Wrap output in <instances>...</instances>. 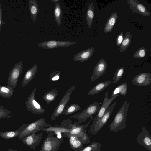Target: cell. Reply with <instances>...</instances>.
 <instances>
[{
    "instance_id": "2e32d148",
    "label": "cell",
    "mask_w": 151,
    "mask_h": 151,
    "mask_svg": "<svg viewBox=\"0 0 151 151\" xmlns=\"http://www.w3.org/2000/svg\"><path fill=\"white\" fill-rule=\"evenodd\" d=\"M129 4V7L134 13H138L142 15L147 17L149 16L150 13L145 7L137 0H126Z\"/></svg>"
},
{
    "instance_id": "7c38bea8",
    "label": "cell",
    "mask_w": 151,
    "mask_h": 151,
    "mask_svg": "<svg viewBox=\"0 0 151 151\" xmlns=\"http://www.w3.org/2000/svg\"><path fill=\"white\" fill-rule=\"evenodd\" d=\"M108 91L105 92L101 106L99 109L97 114L93 119V123L91 126H93L103 116L112 101L115 98L119 95V94H117L110 98H108Z\"/></svg>"
},
{
    "instance_id": "8992f818",
    "label": "cell",
    "mask_w": 151,
    "mask_h": 151,
    "mask_svg": "<svg viewBox=\"0 0 151 151\" xmlns=\"http://www.w3.org/2000/svg\"><path fill=\"white\" fill-rule=\"evenodd\" d=\"M116 104L115 101L109 106L103 116L94 125L89 126L88 132L92 135H95L105 126Z\"/></svg>"
},
{
    "instance_id": "484cf974",
    "label": "cell",
    "mask_w": 151,
    "mask_h": 151,
    "mask_svg": "<svg viewBox=\"0 0 151 151\" xmlns=\"http://www.w3.org/2000/svg\"><path fill=\"white\" fill-rule=\"evenodd\" d=\"M132 35L129 31L127 32L124 37L119 48L120 52H125L130 46L132 40Z\"/></svg>"
},
{
    "instance_id": "603a6c76",
    "label": "cell",
    "mask_w": 151,
    "mask_h": 151,
    "mask_svg": "<svg viewBox=\"0 0 151 151\" xmlns=\"http://www.w3.org/2000/svg\"><path fill=\"white\" fill-rule=\"evenodd\" d=\"M118 17V15L116 12H113L107 19L104 28L105 33L111 32L116 23Z\"/></svg>"
},
{
    "instance_id": "cb8c5ba5",
    "label": "cell",
    "mask_w": 151,
    "mask_h": 151,
    "mask_svg": "<svg viewBox=\"0 0 151 151\" xmlns=\"http://www.w3.org/2000/svg\"><path fill=\"white\" fill-rule=\"evenodd\" d=\"M28 3L31 17L33 22L35 23L39 13L38 4L36 0H29Z\"/></svg>"
},
{
    "instance_id": "d4e9b609",
    "label": "cell",
    "mask_w": 151,
    "mask_h": 151,
    "mask_svg": "<svg viewBox=\"0 0 151 151\" xmlns=\"http://www.w3.org/2000/svg\"><path fill=\"white\" fill-rule=\"evenodd\" d=\"M94 16V6L93 3L91 2L88 6L85 16L87 24L89 28L91 27Z\"/></svg>"
},
{
    "instance_id": "277c9868",
    "label": "cell",
    "mask_w": 151,
    "mask_h": 151,
    "mask_svg": "<svg viewBox=\"0 0 151 151\" xmlns=\"http://www.w3.org/2000/svg\"><path fill=\"white\" fill-rule=\"evenodd\" d=\"M100 107V105L97 102H94L89 104L81 112L71 116L70 118L77 119V122L74 123L79 124L86 121L89 117L97 113Z\"/></svg>"
},
{
    "instance_id": "6da1fadb",
    "label": "cell",
    "mask_w": 151,
    "mask_h": 151,
    "mask_svg": "<svg viewBox=\"0 0 151 151\" xmlns=\"http://www.w3.org/2000/svg\"><path fill=\"white\" fill-rule=\"evenodd\" d=\"M129 103L126 100L115 115L109 126L110 131L116 133L124 129L126 127V119Z\"/></svg>"
},
{
    "instance_id": "5b68a950",
    "label": "cell",
    "mask_w": 151,
    "mask_h": 151,
    "mask_svg": "<svg viewBox=\"0 0 151 151\" xmlns=\"http://www.w3.org/2000/svg\"><path fill=\"white\" fill-rule=\"evenodd\" d=\"M93 120L92 118L86 124L82 125L74 123L70 127L69 133L77 137L84 144H88L90 142L89 136L85 129L89 126L91 122Z\"/></svg>"
},
{
    "instance_id": "ab89813d",
    "label": "cell",
    "mask_w": 151,
    "mask_h": 151,
    "mask_svg": "<svg viewBox=\"0 0 151 151\" xmlns=\"http://www.w3.org/2000/svg\"><path fill=\"white\" fill-rule=\"evenodd\" d=\"M8 150L9 151H19L17 150H15L14 149H9Z\"/></svg>"
},
{
    "instance_id": "836d02e7",
    "label": "cell",
    "mask_w": 151,
    "mask_h": 151,
    "mask_svg": "<svg viewBox=\"0 0 151 151\" xmlns=\"http://www.w3.org/2000/svg\"><path fill=\"white\" fill-rule=\"evenodd\" d=\"M14 115L10 111L7 109L5 107L0 106V119L1 118L9 119L12 117L10 114Z\"/></svg>"
},
{
    "instance_id": "44dd1931",
    "label": "cell",
    "mask_w": 151,
    "mask_h": 151,
    "mask_svg": "<svg viewBox=\"0 0 151 151\" xmlns=\"http://www.w3.org/2000/svg\"><path fill=\"white\" fill-rule=\"evenodd\" d=\"M111 83V81L109 80L100 82L91 89L87 93V94L89 96H93L97 94L105 89Z\"/></svg>"
},
{
    "instance_id": "d590c367",
    "label": "cell",
    "mask_w": 151,
    "mask_h": 151,
    "mask_svg": "<svg viewBox=\"0 0 151 151\" xmlns=\"http://www.w3.org/2000/svg\"><path fill=\"white\" fill-rule=\"evenodd\" d=\"M60 75V72L56 70L50 73L49 79L52 81L58 80L59 79Z\"/></svg>"
},
{
    "instance_id": "4316f807",
    "label": "cell",
    "mask_w": 151,
    "mask_h": 151,
    "mask_svg": "<svg viewBox=\"0 0 151 151\" xmlns=\"http://www.w3.org/2000/svg\"><path fill=\"white\" fill-rule=\"evenodd\" d=\"M58 91L56 88L52 89L46 93L43 96V99L48 104L54 101L58 95Z\"/></svg>"
},
{
    "instance_id": "74e56055",
    "label": "cell",
    "mask_w": 151,
    "mask_h": 151,
    "mask_svg": "<svg viewBox=\"0 0 151 151\" xmlns=\"http://www.w3.org/2000/svg\"><path fill=\"white\" fill-rule=\"evenodd\" d=\"M3 24L2 11L0 4V32L1 31Z\"/></svg>"
},
{
    "instance_id": "ba28073f",
    "label": "cell",
    "mask_w": 151,
    "mask_h": 151,
    "mask_svg": "<svg viewBox=\"0 0 151 151\" xmlns=\"http://www.w3.org/2000/svg\"><path fill=\"white\" fill-rule=\"evenodd\" d=\"M36 88H34L27 98L25 102L27 110L32 113L40 114L44 113L45 110L35 99Z\"/></svg>"
},
{
    "instance_id": "7a4b0ae2",
    "label": "cell",
    "mask_w": 151,
    "mask_h": 151,
    "mask_svg": "<svg viewBox=\"0 0 151 151\" xmlns=\"http://www.w3.org/2000/svg\"><path fill=\"white\" fill-rule=\"evenodd\" d=\"M53 132H48L47 137L44 140L40 151H57L60 147L64 138L59 139Z\"/></svg>"
},
{
    "instance_id": "7402d4cb",
    "label": "cell",
    "mask_w": 151,
    "mask_h": 151,
    "mask_svg": "<svg viewBox=\"0 0 151 151\" xmlns=\"http://www.w3.org/2000/svg\"><path fill=\"white\" fill-rule=\"evenodd\" d=\"M26 126L25 124H24L16 130L1 132L0 136L5 139H10L18 137Z\"/></svg>"
},
{
    "instance_id": "30bf717a",
    "label": "cell",
    "mask_w": 151,
    "mask_h": 151,
    "mask_svg": "<svg viewBox=\"0 0 151 151\" xmlns=\"http://www.w3.org/2000/svg\"><path fill=\"white\" fill-rule=\"evenodd\" d=\"M23 69L22 61L17 63L10 71L7 81V85L14 89L17 85L19 78Z\"/></svg>"
},
{
    "instance_id": "8d00e7d4",
    "label": "cell",
    "mask_w": 151,
    "mask_h": 151,
    "mask_svg": "<svg viewBox=\"0 0 151 151\" xmlns=\"http://www.w3.org/2000/svg\"><path fill=\"white\" fill-rule=\"evenodd\" d=\"M124 38V33L121 32L117 35L116 39V45L117 47L119 46L121 44Z\"/></svg>"
},
{
    "instance_id": "d6a6232c",
    "label": "cell",
    "mask_w": 151,
    "mask_h": 151,
    "mask_svg": "<svg viewBox=\"0 0 151 151\" xmlns=\"http://www.w3.org/2000/svg\"><path fill=\"white\" fill-rule=\"evenodd\" d=\"M124 71V67H120L116 71L113 76V84H116L119 81L123 76Z\"/></svg>"
},
{
    "instance_id": "e575fe53",
    "label": "cell",
    "mask_w": 151,
    "mask_h": 151,
    "mask_svg": "<svg viewBox=\"0 0 151 151\" xmlns=\"http://www.w3.org/2000/svg\"><path fill=\"white\" fill-rule=\"evenodd\" d=\"M147 49L143 47H141L137 50L133 56L136 58H141L144 57L146 54Z\"/></svg>"
},
{
    "instance_id": "9c48e42d",
    "label": "cell",
    "mask_w": 151,
    "mask_h": 151,
    "mask_svg": "<svg viewBox=\"0 0 151 151\" xmlns=\"http://www.w3.org/2000/svg\"><path fill=\"white\" fill-rule=\"evenodd\" d=\"M75 86H72L66 92L58 104L51 116V119L55 120L61 115L63 111L65 108L70 98L71 94L75 89Z\"/></svg>"
},
{
    "instance_id": "e0dca14e",
    "label": "cell",
    "mask_w": 151,
    "mask_h": 151,
    "mask_svg": "<svg viewBox=\"0 0 151 151\" xmlns=\"http://www.w3.org/2000/svg\"><path fill=\"white\" fill-rule=\"evenodd\" d=\"M132 82L137 86H147L151 83V73L144 72L137 75L133 78Z\"/></svg>"
},
{
    "instance_id": "83f0119b",
    "label": "cell",
    "mask_w": 151,
    "mask_h": 151,
    "mask_svg": "<svg viewBox=\"0 0 151 151\" xmlns=\"http://www.w3.org/2000/svg\"><path fill=\"white\" fill-rule=\"evenodd\" d=\"M14 92V89L7 85L0 86V96L4 98H10Z\"/></svg>"
},
{
    "instance_id": "4fadbf2b",
    "label": "cell",
    "mask_w": 151,
    "mask_h": 151,
    "mask_svg": "<svg viewBox=\"0 0 151 151\" xmlns=\"http://www.w3.org/2000/svg\"><path fill=\"white\" fill-rule=\"evenodd\" d=\"M42 134V133L38 134L36 133H32L22 138L20 140L31 149L35 150L36 147L39 145Z\"/></svg>"
},
{
    "instance_id": "5bb4252c",
    "label": "cell",
    "mask_w": 151,
    "mask_h": 151,
    "mask_svg": "<svg viewBox=\"0 0 151 151\" xmlns=\"http://www.w3.org/2000/svg\"><path fill=\"white\" fill-rule=\"evenodd\" d=\"M107 67L106 62L103 58L100 59L93 69L91 81H94L99 78L105 73Z\"/></svg>"
},
{
    "instance_id": "f546056e",
    "label": "cell",
    "mask_w": 151,
    "mask_h": 151,
    "mask_svg": "<svg viewBox=\"0 0 151 151\" xmlns=\"http://www.w3.org/2000/svg\"><path fill=\"white\" fill-rule=\"evenodd\" d=\"M81 109L80 105L75 103L69 105L65 107L62 111L61 115H67L79 111Z\"/></svg>"
},
{
    "instance_id": "9a60e30c",
    "label": "cell",
    "mask_w": 151,
    "mask_h": 151,
    "mask_svg": "<svg viewBox=\"0 0 151 151\" xmlns=\"http://www.w3.org/2000/svg\"><path fill=\"white\" fill-rule=\"evenodd\" d=\"M137 141L148 151H151V136L144 126L137 137Z\"/></svg>"
},
{
    "instance_id": "8fae6325",
    "label": "cell",
    "mask_w": 151,
    "mask_h": 151,
    "mask_svg": "<svg viewBox=\"0 0 151 151\" xmlns=\"http://www.w3.org/2000/svg\"><path fill=\"white\" fill-rule=\"evenodd\" d=\"M76 42L69 41L49 40L42 42L37 44L39 47L46 49L65 47L74 45Z\"/></svg>"
},
{
    "instance_id": "f1b7e54d",
    "label": "cell",
    "mask_w": 151,
    "mask_h": 151,
    "mask_svg": "<svg viewBox=\"0 0 151 151\" xmlns=\"http://www.w3.org/2000/svg\"><path fill=\"white\" fill-rule=\"evenodd\" d=\"M127 85L126 82L116 87L113 91L111 97L117 94L125 96L127 92Z\"/></svg>"
},
{
    "instance_id": "f35d334b",
    "label": "cell",
    "mask_w": 151,
    "mask_h": 151,
    "mask_svg": "<svg viewBox=\"0 0 151 151\" xmlns=\"http://www.w3.org/2000/svg\"><path fill=\"white\" fill-rule=\"evenodd\" d=\"M50 1L52 2L55 3V4L58 3L59 0H50Z\"/></svg>"
},
{
    "instance_id": "d6986e66",
    "label": "cell",
    "mask_w": 151,
    "mask_h": 151,
    "mask_svg": "<svg viewBox=\"0 0 151 151\" xmlns=\"http://www.w3.org/2000/svg\"><path fill=\"white\" fill-rule=\"evenodd\" d=\"M95 52L93 47L89 48L79 52L73 56V60L75 61L83 62L90 58Z\"/></svg>"
},
{
    "instance_id": "ac0fdd59",
    "label": "cell",
    "mask_w": 151,
    "mask_h": 151,
    "mask_svg": "<svg viewBox=\"0 0 151 151\" xmlns=\"http://www.w3.org/2000/svg\"><path fill=\"white\" fill-rule=\"evenodd\" d=\"M62 136L68 139L70 147L73 150L78 151L83 148L84 143L76 136L68 133H62Z\"/></svg>"
},
{
    "instance_id": "ffe728a7",
    "label": "cell",
    "mask_w": 151,
    "mask_h": 151,
    "mask_svg": "<svg viewBox=\"0 0 151 151\" xmlns=\"http://www.w3.org/2000/svg\"><path fill=\"white\" fill-rule=\"evenodd\" d=\"M37 65L35 64L26 72L22 80V87L26 86L34 78L37 73Z\"/></svg>"
},
{
    "instance_id": "52a82bcc",
    "label": "cell",
    "mask_w": 151,
    "mask_h": 151,
    "mask_svg": "<svg viewBox=\"0 0 151 151\" xmlns=\"http://www.w3.org/2000/svg\"><path fill=\"white\" fill-rule=\"evenodd\" d=\"M72 124V121L68 119L63 121L59 126H53L50 124L48 127L44 129L41 132H45L47 133L53 132L57 138L60 139L62 137V133H69Z\"/></svg>"
},
{
    "instance_id": "1f68e13d",
    "label": "cell",
    "mask_w": 151,
    "mask_h": 151,
    "mask_svg": "<svg viewBox=\"0 0 151 151\" xmlns=\"http://www.w3.org/2000/svg\"><path fill=\"white\" fill-rule=\"evenodd\" d=\"M101 144L93 142L88 145L82 148L78 151H101Z\"/></svg>"
},
{
    "instance_id": "3957f363",
    "label": "cell",
    "mask_w": 151,
    "mask_h": 151,
    "mask_svg": "<svg viewBox=\"0 0 151 151\" xmlns=\"http://www.w3.org/2000/svg\"><path fill=\"white\" fill-rule=\"evenodd\" d=\"M50 124L46 123L44 118H41L27 125L17 137L20 139L33 133L42 131L48 127Z\"/></svg>"
},
{
    "instance_id": "4dcf8cb0",
    "label": "cell",
    "mask_w": 151,
    "mask_h": 151,
    "mask_svg": "<svg viewBox=\"0 0 151 151\" xmlns=\"http://www.w3.org/2000/svg\"><path fill=\"white\" fill-rule=\"evenodd\" d=\"M54 15L56 22L60 26L62 21V10L59 3L55 4L54 11Z\"/></svg>"
}]
</instances>
